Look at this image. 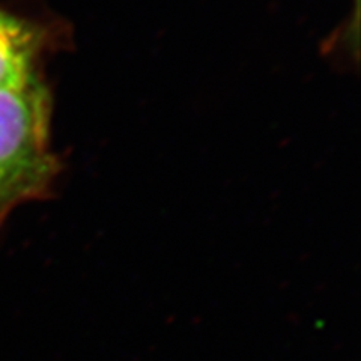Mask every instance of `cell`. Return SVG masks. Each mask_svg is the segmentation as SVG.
Listing matches in <instances>:
<instances>
[{
  "label": "cell",
  "mask_w": 361,
  "mask_h": 361,
  "mask_svg": "<svg viewBox=\"0 0 361 361\" xmlns=\"http://www.w3.org/2000/svg\"><path fill=\"white\" fill-rule=\"evenodd\" d=\"M11 211H13V207L9 205L8 200H6L5 196L2 195V191H0V228H2V224H4L5 220L8 219Z\"/></svg>",
  "instance_id": "3957f363"
},
{
  "label": "cell",
  "mask_w": 361,
  "mask_h": 361,
  "mask_svg": "<svg viewBox=\"0 0 361 361\" xmlns=\"http://www.w3.org/2000/svg\"><path fill=\"white\" fill-rule=\"evenodd\" d=\"M38 51L35 29L0 11V89L20 87L37 78Z\"/></svg>",
  "instance_id": "7a4b0ae2"
},
{
  "label": "cell",
  "mask_w": 361,
  "mask_h": 361,
  "mask_svg": "<svg viewBox=\"0 0 361 361\" xmlns=\"http://www.w3.org/2000/svg\"><path fill=\"white\" fill-rule=\"evenodd\" d=\"M49 127V95L38 77L0 89V191L13 209L47 197L59 173Z\"/></svg>",
  "instance_id": "6da1fadb"
}]
</instances>
